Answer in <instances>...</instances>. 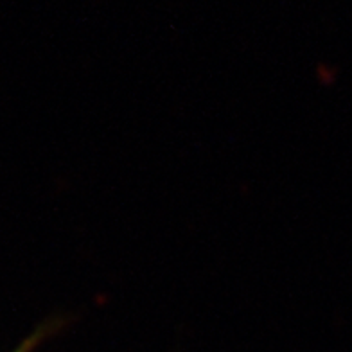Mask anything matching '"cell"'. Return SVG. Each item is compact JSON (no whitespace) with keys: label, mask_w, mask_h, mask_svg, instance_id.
<instances>
[{"label":"cell","mask_w":352,"mask_h":352,"mask_svg":"<svg viewBox=\"0 0 352 352\" xmlns=\"http://www.w3.org/2000/svg\"><path fill=\"white\" fill-rule=\"evenodd\" d=\"M49 333H51V327H49V325H43V327H40V329H38L36 333L31 334L29 338L23 340V342L20 343V347L14 349L13 352H33L34 349L38 347V343L42 342V340L45 338V336Z\"/></svg>","instance_id":"1"}]
</instances>
